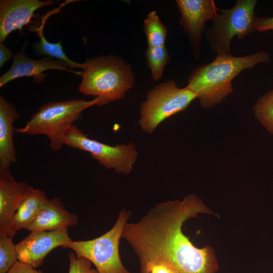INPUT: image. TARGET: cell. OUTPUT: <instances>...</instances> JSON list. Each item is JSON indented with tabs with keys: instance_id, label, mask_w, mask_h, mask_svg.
I'll return each mask as SVG.
<instances>
[{
	"instance_id": "obj_1",
	"label": "cell",
	"mask_w": 273,
	"mask_h": 273,
	"mask_svg": "<svg viewBox=\"0 0 273 273\" xmlns=\"http://www.w3.org/2000/svg\"><path fill=\"white\" fill-rule=\"evenodd\" d=\"M200 213L213 212L196 196L157 204L137 222L126 223L121 238L140 263V273L163 264L173 273H215L218 263L214 249L198 248L182 230L183 224Z\"/></svg>"
},
{
	"instance_id": "obj_2",
	"label": "cell",
	"mask_w": 273,
	"mask_h": 273,
	"mask_svg": "<svg viewBox=\"0 0 273 273\" xmlns=\"http://www.w3.org/2000/svg\"><path fill=\"white\" fill-rule=\"evenodd\" d=\"M270 62V55L265 50L242 57L217 55L212 62L192 71L187 86L196 94L202 108H210L233 92L232 81L242 71Z\"/></svg>"
},
{
	"instance_id": "obj_3",
	"label": "cell",
	"mask_w": 273,
	"mask_h": 273,
	"mask_svg": "<svg viewBox=\"0 0 273 273\" xmlns=\"http://www.w3.org/2000/svg\"><path fill=\"white\" fill-rule=\"evenodd\" d=\"M82 69L79 91L85 96L99 98L106 104L123 98L134 84L131 67L119 56L87 59Z\"/></svg>"
},
{
	"instance_id": "obj_4",
	"label": "cell",
	"mask_w": 273,
	"mask_h": 273,
	"mask_svg": "<svg viewBox=\"0 0 273 273\" xmlns=\"http://www.w3.org/2000/svg\"><path fill=\"white\" fill-rule=\"evenodd\" d=\"M105 104L99 98L91 101L74 99L49 102L40 107L23 127H15V133L45 135L49 138L51 149L58 151L64 146L63 140L66 132L81 116L84 110L94 105Z\"/></svg>"
},
{
	"instance_id": "obj_5",
	"label": "cell",
	"mask_w": 273,
	"mask_h": 273,
	"mask_svg": "<svg viewBox=\"0 0 273 273\" xmlns=\"http://www.w3.org/2000/svg\"><path fill=\"white\" fill-rule=\"evenodd\" d=\"M196 98V94L187 86L180 88L172 80L155 85L141 104L139 123L141 129L152 133L163 121L185 110Z\"/></svg>"
},
{
	"instance_id": "obj_6",
	"label": "cell",
	"mask_w": 273,
	"mask_h": 273,
	"mask_svg": "<svg viewBox=\"0 0 273 273\" xmlns=\"http://www.w3.org/2000/svg\"><path fill=\"white\" fill-rule=\"evenodd\" d=\"M130 215L122 209L113 226L101 236L86 241H73L66 248L74 251L78 257L89 260L98 273H131L123 265L119 252V241Z\"/></svg>"
},
{
	"instance_id": "obj_7",
	"label": "cell",
	"mask_w": 273,
	"mask_h": 273,
	"mask_svg": "<svg viewBox=\"0 0 273 273\" xmlns=\"http://www.w3.org/2000/svg\"><path fill=\"white\" fill-rule=\"evenodd\" d=\"M257 3L256 0H238L232 8L219 10L206 35L211 50L217 55H232L230 44L233 37L242 39L255 31Z\"/></svg>"
},
{
	"instance_id": "obj_8",
	"label": "cell",
	"mask_w": 273,
	"mask_h": 273,
	"mask_svg": "<svg viewBox=\"0 0 273 273\" xmlns=\"http://www.w3.org/2000/svg\"><path fill=\"white\" fill-rule=\"evenodd\" d=\"M63 144L89 153L101 165L107 169H113L117 173L129 174L138 156L133 143L106 144L90 139L74 124L66 132Z\"/></svg>"
},
{
	"instance_id": "obj_9",
	"label": "cell",
	"mask_w": 273,
	"mask_h": 273,
	"mask_svg": "<svg viewBox=\"0 0 273 273\" xmlns=\"http://www.w3.org/2000/svg\"><path fill=\"white\" fill-rule=\"evenodd\" d=\"M73 241L68 228L54 231H33L16 244L18 260L36 268L42 265L46 256L54 249L66 247Z\"/></svg>"
},
{
	"instance_id": "obj_10",
	"label": "cell",
	"mask_w": 273,
	"mask_h": 273,
	"mask_svg": "<svg viewBox=\"0 0 273 273\" xmlns=\"http://www.w3.org/2000/svg\"><path fill=\"white\" fill-rule=\"evenodd\" d=\"M180 15V24L191 42L193 56H200L201 36L207 21H214L219 9L213 0H177Z\"/></svg>"
},
{
	"instance_id": "obj_11",
	"label": "cell",
	"mask_w": 273,
	"mask_h": 273,
	"mask_svg": "<svg viewBox=\"0 0 273 273\" xmlns=\"http://www.w3.org/2000/svg\"><path fill=\"white\" fill-rule=\"evenodd\" d=\"M26 47L25 43L21 49L14 54L13 61L10 69L0 77L1 88L9 82L24 76H31L35 83H42L48 75L43 72L51 69L65 71L81 75L82 71L68 68V65L60 60L49 57L38 60L29 58L25 53Z\"/></svg>"
},
{
	"instance_id": "obj_12",
	"label": "cell",
	"mask_w": 273,
	"mask_h": 273,
	"mask_svg": "<svg viewBox=\"0 0 273 273\" xmlns=\"http://www.w3.org/2000/svg\"><path fill=\"white\" fill-rule=\"evenodd\" d=\"M30 187L26 181H17L10 169H0V235L13 238L16 234L12 220Z\"/></svg>"
},
{
	"instance_id": "obj_13",
	"label": "cell",
	"mask_w": 273,
	"mask_h": 273,
	"mask_svg": "<svg viewBox=\"0 0 273 273\" xmlns=\"http://www.w3.org/2000/svg\"><path fill=\"white\" fill-rule=\"evenodd\" d=\"M54 3L50 0H1L0 42H4L14 30L18 29L22 32L23 27L32 22L36 10Z\"/></svg>"
},
{
	"instance_id": "obj_14",
	"label": "cell",
	"mask_w": 273,
	"mask_h": 273,
	"mask_svg": "<svg viewBox=\"0 0 273 273\" xmlns=\"http://www.w3.org/2000/svg\"><path fill=\"white\" fill-rule=\"evenodd\" d=\"M20 116L15 106L0 96V169H9L17 162L13 123Z\"/></svg>"
},
{
	"instance_id": "obj_15",
	"label": "cell",
	"mask_w": 273,
	"mask_h": 273,
	"mask_svg": "<svg viewBox=\"0 0 273 273\" xmlns=\"http://www.w3.org/2000/svg\"><path fill=\"white\" fill-rule=\"evenodd\" d=\"M78 216L66 210L60 199H48L33 221L25 229L29 231H54L77 224Z\"/></svg>"
},
{
	"instance_id": "obj_16",
	"label": "cell",
	"mask_w": 273,
	"mask_h": 273,
	"mask_svg": "<svg viewBox=\"0 0 273 273\" xmlns=\"http://www.w3.org/2000/svg\"><path fill=\"white\" fill-rule=\"evenodd\" d=\"M47 198L44 192L30 187L12 220L14 231L26 229L35 219Z\"/></svg>"
},
{
	"instance_id": "obj_17",
	"label": "cell",
	"mask_w": 273,
	"mask_h": 273,
	"mask_svg": "<svg viewBox=\"0 0 273 273\" xmlns=\"http://www.w3.org/2000/svg\"><path fill=\"white\" fill-rule=\"evenodd\" d=\"M42 26L39 28H36L40 40L33 43L35 53L38 55H47L49 57L60 60L66 63L71 69L74 68L82 69L83 63L74 62L67 57L63 51L61 41L55 43L50 42L46 39L43 35Z\"/></svg>"
},
{
	"instance_id": "obj_18",
	"label": "cell",
	"mask_w": 273,
	"mask_h": 273,
	"mask_svg": "<svg viewBox=\"0 0 273 273\" xmlns=\"http://www.w3.org/2000/svg\"><path fill=\"white\" fill-rule=\"evenodd\" d=\"M143 28L148 47L165 46L167 29L161 22L155 11H152L148 14L144 21Z\"/></svg>"
},
{
	"instance_id": "obj_19",
	"label": "cell",
	"mask_w": 273,
	"mask_h": 273,
	"mask_svg": "<svg viewBox=\"0 0 273 273\" xmlns=\"http://www.w3.org/2000/svg\"><path fill=\"white\" fill-rule=\"evenodd\" d=\"M148 68L151 76L156 81L163 76L165 66L170 60V56L165 46L157 47H148L145 55Z\"/></svg>"
},
{
	"instance_id": "obj_20",
	"label": "cell",
	"mask_w": 273,
	"mask_h": 273,
	"mask_svg": "<svg viewBox=\"0 0 273 273\" xmlns=\"http://www.w3.org/2000/svg\"><path fill=\"white\" fill-rule=\"evenodd\" d=\"M253 109L257 118L270 133L273 134V89L262 96Z\"/></svg>"
},
{
	"instance_id": "obj_21",
	"label": "cell",
	"mask_w": 273,
	"mask_h": 273,
	"mask_svg": "<svg viewBox=\"0 0 273 273\" xmlns=\"http://www.w3.org/2000/svg\"><path fill=\"white\" fill-rule=\"evenodd\" d=\"M17 260L16 245L12 237L0 235V273H7Z\"/></svg>"
},
{
	"instance_id": "obj_22",
	"label": "cell",
	"mask_w": 273,
	"mask_h": 273,
	"mask_svg": "<svg viewBox=\"0 0 273 273\" xmlns=\"http://www.w3.org/2000/svg\"><path fill=\"white\" fill-rule=\"evenodd\" d=\"M69 260L68 273H98L96 269L92 267V262L84 257H78L74 252L68 254Z\"/></svg>"
},
{
	"instance_id": "obj_23",
	"label": "cell",
	"mask_w": 273,
	"mask_h": 273,
	"mask_svg": "<svg viewBox=\"0 0 273 273\" xmlns=\"http://www.w3.org/2000/svg\"><path fill=\"white\" fill-rule=\"evenodd\" d=\"M7 273H44L26 263L17 260Z\"/></svg>"
},
{
	"instance_id": "obj_24",
	"label": "cell",
	"mask_w": 273,
	"mask_h": 273,
	"mask_svg": "<svg viewBox=\"0 0 273 273\" xmlns=\"http://www.w3.org/2000/svg\"><path fill=\"white\" fill-rule=\"evenodd\" d=\"M255 30L260 32L273 30V17L257 18L255 22Z\"/></svg>"
},
{
	"instance_id": "obj_25",
	"label": "cell",
	"mask_w": 273,
	"mask_h": 273,
	"mask_svg": "<svg viewBox=\"0 0 273 273\" xmlns=\"http://www.w3.org/2000/svg\"><path fill=\"white\" fill-rule=\"evenodd\" d=\"M14 53L11 50L5 47L3 43L0 42V68H2L6 62L13 58Z\"/></svg>"
},
{
	"instance_id": "obj_26",
	"label": "cell",
	"mask_w": 273,
	"mask_h": 273,
	"mask_svg": "<svg viewBox=\"0 0 273 273\" xmlns=\"http://www.w3.org/2000/svg\"><path fill=\"white\" fill-rule=\"evenodd\" d=\"M150 273H173V272L169 268L163 264H156L152 267Z\"/></svg>"
}]
</instances>
